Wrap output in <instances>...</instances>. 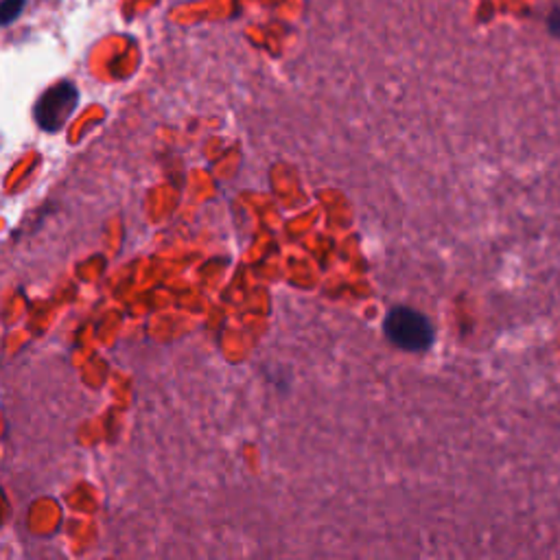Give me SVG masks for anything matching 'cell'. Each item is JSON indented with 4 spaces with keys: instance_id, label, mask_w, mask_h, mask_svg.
Instances as JSON below:
<instances>
[{
    "instance_id": "1",
    "label": "cell",
    "mask_w": 560,
    "mask_h": 560,
    "mask_svg": "<svg viewBox=\"0 0 560 560\" xmlns=\"http://www.w3.org/2000/svg\"><path fill=\"white\" fill-rule=\"evenodd\" d=\"M385 337L399 349L408 353H420L427 350L434 344V326L420 311L409 309V306H394L385 315L383 322Z\"/></svg>"
},
{
    "instance_id": "3",
    "label": "cell",
    "mask_w": 560,
    "mask_h": 560,
    "mask_svg": "<svg viewBox=\"0 0 560 560\" xmlns=\"http://www.w3.org/2000/svg\"><path fill=\"white\" fill-rule=\"evenodd\" d=\"M22 7L24 0H3V9H0V13H3V24H12V20L22 13Z\"/></svg>"
},
{
    "instance_id": "2",
    "label": "cell",
    "mask_w": 560,
    "mask_h": 560,
    "mask_svg": "<svg viewBox=\"0 0 560 560\" xmlns=\"http://www.w3.org/2000/svg\"><path fill=\"white\" fill-rule=\"evenodd\" d=\"M77 106L79 92L75 83L59 82L38 99L36 108H33V116H36L38 125L44 132H59L64 130V125L73 116V112L77 110Z\"/></svg>"
},
{
    "instance_id": "4",
    "label": "cell",
    "mask_w": 560,
    "mask_h": 560,
    "mask_svg": "<svg viewBox=\"0 0 560 560\" xmlns=\"http://www.w3.org/2000/svg\"><path fill=\"white\" fill-rule=\"evenodd\" d=\"M547 27H549V31L554 33V36L560 38V4L558 7H554L552 13L547 16Z\"/></svg>"
}]
</instances>
